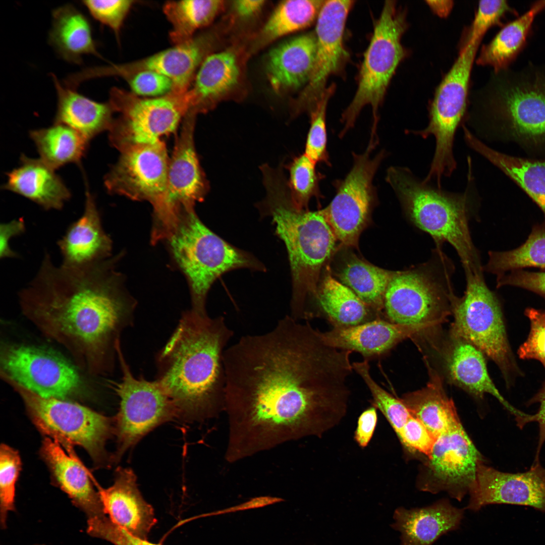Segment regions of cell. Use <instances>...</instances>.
Wrapping results in <instances>:
<instances>
[{"label":"cell","instance_id":"obj_53","mask_svg":"<svg viewBox=\"0 0 545 545\" xmlns=\"http://www.w3.org/2000/svg\"><path fill=\"white\" fill-rule=\"evenodd\" d=\"M25 231V225L23 219L14 220L0 226V257L1 258L17 257L18 255L13 251L9 244L11 238L23 234Z\"/></svg>","mask_w":545,"mask_h":545},{"label":"cell","instance_id":"obj_44","mask_svg":"<svg viewBox=\"0 0 545 545\" xmlns=\"http://www.w3.org/2000/svg\"><path fill=\"white\" fill-rule=\"evenodd\" d=\"M353 369L362 379L372 397V405L386 417L397 434L411 414L401 399H397L383 389L373 379L366 359L352 363Z\"/></svg>","mask_w":545,"mask_h":545},{"label":"cell","instance_id":"obj_55","mask_svg":"<svg viewBox=\"0 0 545 545\" xmlns=\"http://www.w3.org/2000/svg\"><path fill=\"white\" fill-rule=\"evenodd\" d=\"M532 401V402H536L539 403V407L537 412L533 415H530L529 419V423L536 422L538 424V442L534 461V463H537L538 462H539L540 452L542 445L545 442V385Z\"/></svg>","mask_w":545,"mask_h":545},{"label":"cell","instance_id":"obj_33","mask_svg":"<svg viewBox=\"0 0 545 545\" xmlns=\"http://www.w3.org/2000/svg\"><path fill=\"white\" fill-rule=\"evenodd\" d=\"M425 387L408 393L401 399L412 416L419 420L437 439L460 425L453 401L448 397L439 375L428 367Z\"/></svg>","mask_w":545,"mask_h":545},{"label":"cell","instance_id":"obj_12","mask_svg":"<svg viewBox=\"0 0 545 545\" xmlns=\"http://www.w3.org/2000/svg\"><path fill=\"white\" fill-rule=\"evenodd\" d=\"M465 274L464 295L456 296L452 305V335L477 348L506 374L512 362L500 302L487 287L483 271Z\"/></svg>","mask_w":545,"mask_h":545},{"label":"cell","instance_id":"obj_10","mask_svg":"<svg viewBox=\"0 0 545 545\" xmlns=\"http://www.w3.org/2000/svg\"><path fill=\"white\" fill-rule=\"evenodd\" d=\"M1 377L21 397L40 431L61 444L79 446L94 461L102 462L112 430L108 417L77 403L42 397L6 376Z\"/></svg>","mask_w":545,"mask_h":545},{"label":"cell","instance_id":"obj_6","mask_svg":"<svg viewBox=\"0 0 545 545\" xmlns=\"http://www.w3.org/2000/svg\"><path fill=\"white\" fill-rule=\"evenodd\" d=\"M168 233L175 259L190 284L191 310L201 316L208 315L207 294L221 275L239 268L265 270L254 256L232 245L207 228L193 208L181 212Z\"/></svg>","mask_w":545,"mask_h":545},{"label":"cell","instance_id":"obj_48","mask_svg":"<svg viewBox=\"0 0 545 545\" xmlns=\"http://www.w3.org/2000/svg\"><path fill=\"white\" fill-rule=\"evenodd\" d=\"M525 314L530 320L531 329L527 339L518 350L519 356L538 360L545 368V311L528 308Z\"/></svg>","mask_w":545,"mask_h":545},{"label":"cell","instance_id":"obj_59","mask_svg":"<svg viewBox=\"0 0 545 545\" xmlns=\"http://www.w3.org/2000/svg\"><path fill=\"white\" fill-rule=\"evenodd\" d=\"M38 545H42V544H38Z\"/></svg>","mask_w":545,"mask_h":545},{"label":"cell","instance_id":"obj_15","mask_svg":"<svg viewBox=\"0 0 545 545\" xmlns=\"http://www.w3.org/2000/svg\"><path fill=\"white\" fill-rule=\"evenodd\" d=\"M117 357L122 376L120 382L112 383L120 398L116 428L117 458L153 428L177 415L170 398L156 380L149 381L133 375L121 344L117 347Z\"/></svg>","mask_w":545,"mask_h":545},{"label":"cell","instance_id":"obj_1","mask_svg":"<svg viewBox=\"0 0 545 545\" xmlns=\"http://www.w3.org/2000/svg\"><path fill=\"white\" fill-rule=\"evenodd\" d=\"M351 351L290 315L270 331L225 350L228 442L250 457L287 442L321 436L345 415Z\"/></svg>","mask_w":545,"mask_h":545},{"label":"cell","instance_id":"obj_57","mask_svg":"<svg viewBox=\"0 0 545 545\" xmlns=\"http://www.w3.org/2000/svg\"><path fill=\"white\" fill-rule=\"evenodd\" d=\"M263 0H239L234 2L233 8L240 18L247 19L256 15L264 5Z\"/></svg>","mask_w":545,"mask_h":545},{"label":"cell","instance_id":"obj_31","mask_svg":"<svg viewBox=\"0 0 545 545\" xmlns=\"http://www.w3.org/2000/svg\"><path fill=\"white\" fill-rule=\"evenodd\" d=\"M240 68L236 54L226 50L209 54L200 66L193 86L188 91L190 108L196 116L212 108L239 82Z\"/></svg>","mask_w":545,"mask_h":545},{"label":"cell","instance_id":"obj_7","mask_svg":"<svg viewBox=\"0 0 545 545\" xmlns=\"http://www.w3.org/2000/svg\"><path fill=\"white\" fill-rule=\"evenodd\" d=\"M451 259L437 246L425 262L396 271L384 297L390 321L420 325L428 330L442 323L451 313L454 293Z\"/></svg>","mask_w":545,"mask_h":545},{"label":"cell","instance_id":"obj_40","mask_svg":"<svg viewBox=\"0 0 545 545\" xmlns=\"http://www.w3.org/2000/svg\"><path fill=\"white\" fill-rule=\"evenodd\" d=\"M220 0L167 2L164 12L172 25L170 37L175 45L188 41L198 29L209 25L222 9Z\"/></svg>","mask_w":545,"mask_h":545},{"label":"cell","instance_id":"obj_58","mask_svg":"<svg viewBox=\"0 0 545 545\" xmlns=\"http://www.w3.org/2000/svg\"><path fill=\"white\" fill-rule=\"evenodd\" d=\"M426 3L431 10L438 16L446 17L451 12L453 7V2L450 0L426 1Z\"/></svg>","mask_w":545,"mask_h":545},{"label":"cell","instance_id":"obj_16","mask_svg":"<svg viewBox=\"0 0 545 545\" xmlns=\"http://www.w3.org/2000/svg\"><path fill=\"white\" fill-rule=\"evenodd\" d=\"M482 462L480 454L461 424L437 439L419 487L431 493L444 491L461 501L469 493Z\"/></svg>","mask_w":545,"mask_h":545},{"label":"cell","instance_id":"obj_13","mask_svg":"<svg viewBox=\"0 0 545 545\" xmlns=\"http://www.w3.org/2000/svg\"><path fill=\"white\" fill-rule=\"evenodd\" d=\"M377 145L368 143L361 153H352L353 165L346 176L334 181L336 194L321 211L337 240L347 246H357L376 197L374 176L388 155L385 149L373 156Z\"/></svg>","mask_w":545,"mask_h":545},{"label":"cell","instance_id":"obj_17","mask_svg":"<svg viewBox=\"0 0 545 545\" xmlns=\"http://www.w3.org/2000/svg\"><path fill=\"white\" fill-rule=\"evenodd\" d=\"M118 161L104 178L111 193L150 202L154 209L160 205L166 192L170 158L161 140L136 145L121 151Z\"/></svg>","mask_w":545,"mask_h":545},{"label":"cell","instance_id":"obj_41","mask_svg":"<svg viewBox=\"0 0 545 545\" xmlns=\"http://www.w3.org/2000/svg\"><path fill=\"white\" fill-rule=\"evenodd\" d=\"M324 2L321 0H289L281 2L260 31V44H267L308 27L316 20Z\"/></svg>","mask_w":545,"mask_h":545},{"label":"cell","instance_id":"obj_42","mask_svg":"<svg viewBox=\"0 0 545 545\" xmlns=\"http://www.w3.org/2000/svg\"><path fill=\"white\" fill-rule=\"evenodd\" d=\"M527 267L545 268V227H534L525 242L515 249L489 251L483 270L498 276Z\"/></svg>","mask_w":545,"mask_h":545},{"label":"cell","instance_id":"obj_47","mask_svg":"<svg viewBox=\"0 0 545 545\" xmlns=\"http://www.w3.org/2000/svg\"><path fill=\"white\" fill-rule=\"evenodd\" d=\"M82 3L95 19L118 34L134 1L87 0Z\"/></svg>","mask_w":545,"mask_h":545},{"label":"cell","instance_id":"obj_14","mask_svg":"<svg viewBox=\"0 0 545 545\" xmlns=\"http://www.w3.org/2000/svg\"><path fill=\"white\" fill-rule=\"evenodd\" d=\"M0 375L44 398L68 400L84 394L86 385L76 367L44 348L1 344Z\"/></svg>","mask_w":545,"mask_h":545},{"label":"cell","instance_id":"obj_51","mask_svg":"<svg viewBox=\"0 0 545 545\" xmlns=\"http://www.w3.org/2000/svg\"><path fill=\"white\" fill-rule=\"evenodd\" d=\"M127 79L132 93L137 96L160 97L170 93L173 88L170 78L150 71L138 72Z\"/></svg>","mask_w":545,"mask_h":545},{"label":"cell","instance_id":"obj_5","mask_svg":"<svg viewBox=\"0 0 545 545\" xmlns=\"http://www.w3.org/2000/svg\"><path fill=\"white\" fill-rule=\"evenodd\" d=\"M465 191L453 192L417 177L408 168L391 166L385 179L401 203L409 221L429 234L436 246L449 243L457 252L464 271L483 270L478 250L472 241L469 223L479 204L472 170L467 157Z\"/></svg>","mask_w":545,"mask_h":545},{"label":"cell","instance_id":"obj_8","mask_svg":"<svg viewBox=\"0 0 545 545\" xmlns=\"http://www.w3.org/2000/svg\"><path fill=\"white\" fill-rule=\"evenodd\" d=\"M407 24L404 13L397 8L396 2L386 1L364 55L357 90L342 114L343 128L340 138L354 127L361 110L368 105L372 113L370 137H377L378 109L391 80L405 55L401 38Z\"/></svg>","mask_w":545,"mask_h":545},{"label":"cell","instance_id":"obj_30","mask_svg":"<svg viewBox=\"0 0 545 545\" xmlns=\"http://www.w3.org/2000/svg\"><path fill=\"white\" fill-rule=\"evenodd\" d=\"M19 167L9 172L3 189L19 194L45 210L61 209L71 193L61 178L40 158L22 154Z\"/></svg>","mask_w":545,"mask_h":545},{"label":"cell","instance_id":"obj_24","mask_svg":"<svg viewBox=\"0 0 545 545\" xmlns=\"http://www.w3.org/2000/svg\"><path fill=\"white\" fill-rule=\"evenodd\" d=\"M66 448L67 453L58 441L49 437L44 439L41 447L42 456L57 484L87 519L106 515L91 482V475L73 453L71 446Z\"/></svg>","mask_w":545,"mask_h":545},{"label":"cell","instance_id":"obj_46","mask_svg":"<svg viewBox=\"0 0 545 545\" xmlns=\"http://www.w3.org/2000/svg\"><path fill=\"white\" fill-rule=\"evenodd\" d=\"M334 90V85L326 88L315 108L310 114V126L304 153L316 165L322 163L328 166L331 165L327 150L326 112Z\"/></svg>","mask_w":545,"mask_h":545},{"label":"cell","instance_id":"obj_20","mask_svg":"<svg viewBox=\"0 0 545 545\" xmlns=\"http://www.w3.org/2000/svg\"><path fill=\"white\" fill-rule=\"evenodd\" d=\"M478 103L467 121L493 117L512 138L528 146L545 145V89L536 86H514L500 93L493 102ZM495 121V122H496Z\"/></svg>","mask_w":545,"mask_h":545},{"label":"cell","instance_id":"obj_54","mask_svg":"<svg viewBox=\"0 0 545 545\" xmlns=\"http://www.w3.org/2000/svg\"><path fill=\"white\" fill-rule=\"evenodd\" d=\"M377 422L376 408L371 407L360 415L355 433V439L359 445L364 448L370 442Z\"/></svg>","mask_w":545,"mask_h":545},{"label":"cell","instance_id":"obj_34","mask_svg":"<svg viewBox=\"0 0 545 545\" xmlns=\"http://www.w3.org/2000/svg\"><path fill=\"white\" fill-rule=\"evenodd\" d=\"M48 40L65 61L80 65L86 54L98 56L88 18L71 4L55 9Z\"/></svg>","mask_w":545,"mask_h":545},{"label":"cell","instance_id":"obj_2","mask_svg":"<svg viewBox=\"0 0 545 545\" xmlns=\"http://www.w3.org/2000/svg\"><path fill=\"white\" fill-rule=\"evenodd\" d=\"M110 265L56 266L46 252L39 269L19 293L23 315L64 347L78 368L111 373L122 332L133 323L134 305L120 292Z\"/></svg>","mask_w":545,"mask_h":545},{"label":"cell","instance_id":"obj_50","mask_svg":"<svg viewBox=\"0 0 545 545\" xmlns=\"http://www.w3.org/2000/svg\"><path fill=\"white\" fill-rule=\"evenodd\" d=\"M508 8L506 1H479L466 43L481 40L486 30L499 21Z\"/></svg>","mask_w":545,"mask_h":545},{"label":"cell","instance_id":"obj_35","mask_svg":"<svg viewBox=\"0 0 545 545\" xmlns=\"http://www.w3.org/2000/svg\"><path fill=\"white\" fill-rule=\"evenodd\" d=\"M467 145L501 170L536 203L545 216V159L522 158L496 150L469 131Z\"/></svg>","mask_w":545,"mask_h":545},{"label":"cell","instance_id":"obj_38","mask_svg":"<svg viewBox=\"0 0 545 545\" xmlns=\"http://www.w3.org/2000/svg\"><path fill=\"white\" fill-rule=\"evenodd\" d=\"M396 271L386 270L356 257L350 259L337 276L377 314L384 308V297Z\"/></svg>","mask_w":545,"mask_h":545},{"label":"cell","instance_id":"obj_49","mask_svg":"<svg viewBox=\"0 0 545 545\" xmlns=\"http://www.w3.org/2000/svg\"><path fill=\"white\" fill-rule=\"evenodd\" d=\"M397 435L409 453L418 452L428 458L437 440L428 429L412 415Z\"/></svg>","mask_w":545,"mask_h":545},{"label":"cell","instance_id":"obj_43","mask_svg":"<svg viewBox=\"0 0 545 545\" xmlns=\"http://www.w3.org/2000/svg\"><path fill=\"white\" fill-rule=\"evenodd\" d=\"M289 178L288 186L292 200L299 209L308 210L313 197L321 196L319 184L324 176L316 169V164L304 153L295 157L287 166Z\"/></svg>","mask_w":545,"mask_h":545},{"label":"cell","instance_id":"obj_19","mask_svg":"<svg viewBox=\"0 0 545 545\" xmlns=\"http://www.w3.org/2000/svg\"><path fill=\"white\" fill-rule=\"evenodd\" d=\"M354 1H324L316 19V50L311 77L297 101L295 114L315 108L326 89L329 77L339 70L347 57L343 34L349 12Z\"/></svg>","mask_w":545,"mask_h":545},{"label":"cell","instance_id":"obj_11","mask_svg":"<svg viewBox=\"0 0 545 545\" xmlns=\"http://www.w3.org/2000/svg\"><path fill=\"white\" fill-rule=\"evenodd\" d=\"M187 91L148 98L118 88L112 89L109 102L120 116L108 130L111 144L121 151L155 143L174 132L190 108Z\"/></svg>","mask_w":545,"mask_h":545},{"label":"cell","instance_id":"obj_18","mask_svg":"<svg viewBox=\"0 0 545 545\" xmlns=\"http://www.w3.org/2000/svg\"><path fill=\"white\" fill-rule=\"evenodd\" d=\"M195 116L187 114L183 120L172 156L163 200L155 210L164 228L171 226L184 209L193 208L208 191V184L200 165L194 141Z\"/></svg>","mask_w":545,"mask_h":545},{"label":"cell","instance_id":"obj_23","mask_svg":"<svg viewBox=\"0 0 545 545\" xmlns=\"http://www.w3.org/2000/svg\"><path fill=\"white\" fill-rule=\"evenodd\" d=\"M93 481L110 519L131 535L146 539L156 520L152 507L137 487L132 470L118 468L114 484L107 488H102L94 479Z\"/></svg>","mask_w":545,"mask_h":545},{"label":"cell","instance_id":"obj_56","mask_svg":"<svg viewBox=\"0 0 545 545\" xmlns=\"http://www.w3.org/2000/svg\"><path fill=\"white\" fill-rule=\"evenodd\" d=\"M283 499L278 497L261 496L251 499L248 501L235 505L222 510L214 511L205 515V516L219 515L238 511H244L252 509L263 507L283 501Z\"/></svg>","mask_w":545,"mask_h":545},{"label":"cell","instance_id":"obj_29","mask_svg":"<svg viewBox=\"0 0 545 545\" xmlns=\"http://www.w3.org/2000/svg\"><path fill=\"white\" fill-rule=\"evenodd\" d=\"M315 33L286 41L268 53L266 70L272 88L278 93L295 90L307 83L316 57Z\"/></svg>","mask_w":545,"mask_h":545},{"label":"cell","instance_id":"obj_26","mask_svg":"<svg viewBox=\"0 0 545 545\" xmlns=\"http://www.w3.org/2000/svg\"><path fill=\"white\" fill-rule=\"evenodd\" d=\"M333 326L330 331L320 332L327 344L339 349L357 352L365 357L383 354L402 340L427 329L423 326L398 324L382 319L353 326Z\"/></svg>","mask_w":545,"mask_h":545},{"label":"cell","instance_id":"obj_36","mask_svg":"<svg viewBox=\"0 0 545 545\" xmlns=\"http://www.w3.org/2000/svg\"><path fill=\"white\" fill-rule=\"evenodd\" d=\"M40 158L56 170L70 163H80L86 153L89 141L72 128L54 123L48 127L31 130Z\"/></svg>","mask_w":545,"mask_h":545},{"label":"cell","instance_id":"obj_22","mask_svg":"<svg viewBox=\"0 0 545 545\" xmlns=\"http://www.w3.org/2000/svg\"><path fill=\"white\" fill-rule=\"evenodd\" d=\"M210 37L202 35L175 45L140 60L120 65L104 66V77L119 76L127 79L143 71H150L170 78L173 83L171 92L184 93L190 88L196 69L209 55Z\"/></svg>","mask_w":545,"mask_h":545},{"label":"cell","instance_id":"obj_25","mask_svg":"<svg viewBox=\"0 0 545 545\" xmlns=\"http://www.w3.org/2000/svg\"><path fill=\"white\" fill-rule=\"evenodd\" d=\"M484 354L472 344L452 336L444 354L447 375L454 385L472 395L481 398L489 394L515 417L517 425L523 423L529 414L510 404L500 393L487 371Z\"/></svg>","mask_w":545,"mask_h":545},{"label":"cell","instance_id":"obj_37","mask_svg":"<svg viewBox=\"0 0 545 545\" xmlns=\"http://www.w3.org/2000/svg\"><path fill=\"white\" fill-rule=\"evenodd\" d=\"M315 298L333 326H353L370 321L371 309L330 275L324 278Z\"/></svg>","mask_w":545,"mask_h":545},{"label":"cell","instance_id":"obj_45","mask_svg":"<svg viewBox=\"0 0 545 545\" xmlns=\"http://www.w3.org/2000/svg\"><path fill=\"white\" fill-rule=\"evenodd\" d=\"M19 453L2 444L0 448V525L7 528L9 513L15 511L16 484L21 469Z\"/></svg>","mask_w":545,"mask_h":545},{"label":"cell","instance_id":"obj_4","mask_svg":"<svg viewBox=\"0 0 545 545\" xmlns=\"http://www.w3.org/2000/svg\"><path fill=\"white\" fill-rule=\"evenodd\" d=\"M262 175L266 196L259 208L271 217L287 248L293 283L290 316L298 320L304 317L308 298L316 297L321 270L337 239L321 210H301L294 205L282 169H268Z\"/></svg>","mask_w":545,"mask_h":545},{"label":"cell","instance_id":"obj_28","mask_svg":"<svg viewBox=\"0 0 545 545\" xmlns=\"http://www.w3.org/2000/svg\"><path fill=\"white\" fill-rule=\"evenodd\" d=\"M464 509L447 499L421 508H397L392 527L400 533L401 545H432L443 535L458 529Z\"/></svg>","mask_w":545,"mask_h":545},{"label":"cell","instance_id":"obj_52","mask_svg":"<svg viewBox=\"0 0 545 545\" xmlns=\"http://www.w3.org/2000/svg\"><path fill=\"white\" fill-rule=\"evenodd\" d=\"M520 287L545 296V271L529 272L520 269L497 276V287Z\"/></svg>","mask_w":545,"mask_h":545},{"label":"cell","instance_id":"obj_9","mask_svg":"<svg viewBox=\"0 0 545 545\" xmlns=\"http://www.w3.org/2000/svg\"><path fill=\"white\" fill-rule=\"evenodd\" d=\"M481 40L466 44L438 87L429 111L427 125L423 129L407 131L426 139L432 136L435 149L425 181L442 187L443 177L456 170L454 155L455 136L464 122L470 72Z\"/></svg>","mask_w":545,"mask_h":545},{"label":"cell","instance_id":"obj_3","mask_svg":"<svg viewBox=\"0 0 545 545\" xmlns=\"http://www.w3.org/2000/svg\"><path fill=\"white\" fill-rule=\"evenodd\" d=\"M234 331L224 317L184 312L157 353L155 379L177 415L203 419L225 411L223 357Z\"/></svg>","mask_w":545,"mask_h":545},{"label":"cell","instance_id":"obj_27","mask_svg":"<svg viewBox=\"0 0 545 545\" xmlns=\"http://www.w3.org/2000/svg\"><path fill=\"white\" fill-rule=\"evenodd\" d=\"M57 244L65 266L88 265L108 255L111 241L102 229L94 198L87 188L83 214L69 226Z\"/></svg>","mask_w":545,"mask_h":545},{"label":"cell","instance_id":"obj_39","mask_svg":"<svg viewBox=\"0 0 545 545\" xmlns=\"http://www.w3.org/2000/svg\"><path fill=\"white\" fill-rule=\"evenodd\" d=\"M544 8L545 1L538 2L526 13L506 25L482 47L477 63L490 66L496 72L504 68L520 49L535 16Z\"/></svg>","mask_w":545,"mask_h":545},{"label":"cell","instance_id":"obj_32","mask_svg":"<svg viewBox=\"0 0 545 545\" xmlns=\"http://www.w3.org/2000/svg\"><path fill=\"white\" fill-rule=\"evenodd\" d=\"M57 94V109L54 123L75 130L88 140L109 130L114 121L111 103L93 100L60 83L51 74Z\"/></svg>","mask_w":545,"mask_h":545},{"label":"cell","instance_id":"obj_21","mask_svg":"<svg viewBox=\"0 0 545 545\" xmlns=\"http://www.w3.org/2000/svg\"><path fill=\"white\" fill-rule=\"evenodd\" d=\"M467 509L477 511L492 504L528 506L545 514V468L533 463L523 472L507 473L478 466Z\"/></svg>","mask_w":545,"mask_h":545}]
</instances>
